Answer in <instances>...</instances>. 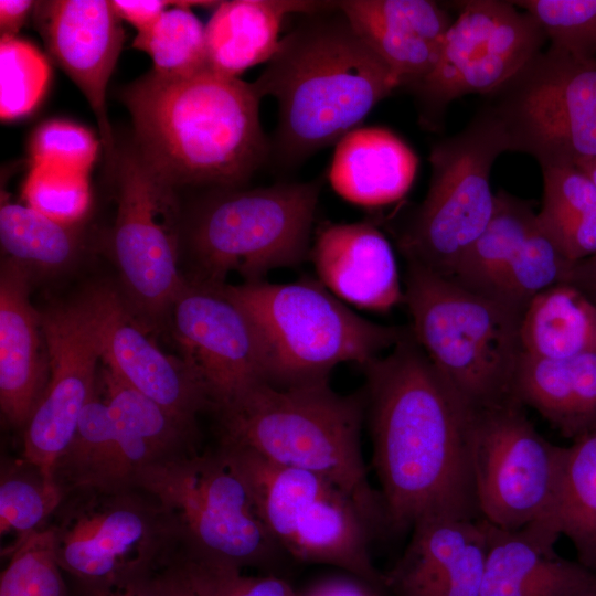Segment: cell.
Segmentation results:
<instances>
[{
  "label": "cell",
  "mask_w": 596,
  "mask_h": 596,
  "mask_svg": "<svg viewBox=\"0 0 596 596\" xmlns=\"http://www.w3.org/2000/svg\"><path fill=\"white\" fill-rule=\"evenodd\" d=\"M363 370L386 530L402 532L429 518L481 519L471 461L478 409L411 330Z\"/></svg>",
  "instance_id": "obj_1"
},
{
  "label": "cell",
  "mask_w": 596,
  "mask_h": 596,
  "mask_svg": "<svg viewBox=\"0 0 596 596\" xmlns=\"http://www.w3.org/2000/svg\"><path fill=\"white\" fill-rule=\"evenodd\" d=\"M143 159L175 190L244 187L270 161L253 83L152 70L120 91Z\"/></svg>",
  "instance_id": "obj_2"
},
{
  "label": "cell",
  "mask_w": 596,
  "mask_h": 596,
  "mask_svg": "<svg viewBox=\"0 0 596 596\" xmlns=\"http://www.w3.org/2000/svg\"><path fill=\"white\" fill-rule=\"evenodd\" d=\"M253 84L262 98L272 96L277 102L270 160L283 169L296 168L336 145L401 87L338 1L299 14Z\"/></svg>",
  "instance_id": "obj_3"
},
{
  "label": "cell",
  "mask_w": 596,
  "mask_h": 596,
  "mask_svg": "<svg viewBox=\"0 0 596 596\" xmlns=\"http://www.w3.org/2000/svg\"><path fill=\"white\" fill-rule=\"evenodd\" d=\"M364 414V395L340 394L329 380L289 387L265 384L217 413L220 441L331 480L355 501L379 534L386 530V521L362 455Z\"/></svg>",
  "instance_id": "obj_4"
},
{
  "label": "cell",
  "mask_w": 596,
  "mask_h": 596,
  "mask_svg": "<svg viewBox=\"0 0 596 596\" xmlns=\"http://www.w3.org/2000/svg\"><path fill=\"white\" fill-rule=\"evenodd\" d=\"M322 183L207 190L182 217L181 244L195 269L191 280L219 286L238 273L245 283L257 281L307 259Z\"/></svg>",
  "instance_id": "obj_5"
},
{
  "label": "cell",
  "mask_w": 596,
  "mask_h": 596,
  "mask_svg": "<svg viewBox=\"0 0 596 596\" xmlns=\"http://www.w3.org/2000/svg\"><path fill=\"white\" fill-rule=\"evenodd\" d=\"M403 301L412 336L471 406L486 409L517 401L523 312L412 263Z\"/></svg>",
  "instance_id": "obj_6"
},
{
  "label": "cell",
  "mask_w": 596,
  "mask_h": 596,
  "mask_svg": "<svg viewBox=\"0 0 596 596\" xmlns=\"http://www.w3.org/2000/svg\"><path fill=\"white\" fill-rule=\"evenodd\" d=\"M222 289L257 327L277 387L327 381L343 362L364 368L408 331L359 316L320 281L307 278L224 284Z\"/></svg>",
  "instance_id": "obj_7"
},
{
  "label": "cell",
  "mask_w": 596,
  "mask_h": 596,
  "mask_svg": "<svg viewBox=\"0 0 596 596\" xmlns=\"http://www.w3.org/2000/svg\"><path fill=\"white\" fill-rule=\"evenodd\" d=\"M166 511L184 554L279 575L288 557L267 531L251 492L222 449L172 457L131 483Z\"/></svg>",
  "instance_id": "obj_8"
},
{
  "label": "cell",
  "mask_w": 596,
  "mask_h": 596,
  "mask_svg": "<svg viewBox=\"0 0 596 596\" xmlns=\"http://www.w3.org/2000/svg\"><path fill=\"white\" fill-rule=\"evenodd\" d=\"M219 447L289 558L337 566L376 588L384 586L370 554L377 532L345 491L320 475L273 462L244 446L220 441Z\"/></svg>",
  "instance_id": "obj_9"
},
{
  "label": "cell",
  "mask_w": 596,
  "mask_h": 596,
  "mask_svg": "<svg viewBox=\"0 0 596 596\" xmlns=\"http://www.w3.org/2000/svg\"><path fill=\"white\" fill-rule=\"evenodd\" d=\"M505 151L507 137L483 107L462 130L432 147L427 193L398 240L407 263L454 275L492 217L490 173Z\"/></svg>",
  "instance_id": "obj_10"
},
{
  "label": "cell",
  "mask_w": 596,
  "mask_h": 596,
  "mask_svg": "<svg viewBox=\"0 0 596 596\" xmlns=\"http://www.w3.org/2000/svg\"><path fill=\"white\" fill-rule=\"evenodd\" d=\"M485 102L509 151L533 157L541 169L596 156V58L550 45Z\"/></svg>",
  "instance_id": "obj_11"
},
{
  "label": "cell",
  "mask_w": 596,
  "mask_h": 596,
  "mask_svg": "<svg viewBox=\"0 0 596 596\" xmlns=\"http://www.w3.org/2000/svg\"><path fill=\"white\" fill-rule=\"evenodd\" d=\"M53 518L56 557L73 583L155 574L180 551L169 515L135 487L72 491Z\"/></svg>",
  "instance_id": "obj_12"
},
{
  "label": "cell",
  "mask_w": 596,
  "mask_h": 596,
  "mask_svg": "<svg viewBox=\"0 0 596 596\" xmlns=\"http://www.w3.org/2000/svg\"><path fill=\"white\" fill-rule=\"evenodd\" d=\"M109 170L117 199L110 245L125 299L147 326L155 324L168 318L187 281L178 266L182 216L177 190L134 142L117 148Z\"/></svg>",
  "instance_id": "obj_13"
},
{
  "label": "cell",
  "mask_w": 596,
  "mask_h": 596,
  "mask_svg": "<svg viewBox=\"0 0 596 596\" xmlns=\"http://www.w3.org/2000/svg\"><path fill=\"white\" fill-rule=\"evenodd\" d=\"M522 407L512 401L478 409L473 430L471 461L479 513L504 530L544 520L555 525L566 454V447L538 433Z\"/></svg>",
  "instance_id": "obj_14"
},
{
  "label": "cell",
  "mask_w": 596,
  "mask_h": 596,
  "mask_svg": "<svg viewBox=\"0 0 596 596\" xmlns=\"http://www.w3.org/2000/svg\"><path fill=\"white\" fill-rule=\"evenodd\" d=\"M547 41L538 22L511 1L464 2L430 72L408 88L421 124L437 130L448 105L464 95H486L520 71Z\"/></svg>",
  "instance_id": "obj_15"
},
{
  "label": "cell",
  "mask_w": 596,
  "mask_h": 596,
  "mask_svg": "<svg viewBox=\"0 0 596 596\" xmlns=\"http://www.w3.org/2000/svg\"><path fill=\"white\" fill-rule=\"evenodd\" d=\"M167 319L180 358L202 382L216 414L260 385L275 386L257 327L222 285L187 279Z\"/></svg>",
  "instance_id": "obj_16"
},
{
  "label": "cell",
  "mask_w": 596,
  "mask_h": 596,
  "mask_svg": "<svg viewBox=\"0 0 596 596\" xmlns=\"http://www.w3.org/2000/svg\"><path fill=\"white\" fill-rule=\"evenodd\" d=\"M40 312L50 372L23 428V458L55 478V466L73 439L84 407L97 392L100 355L78 297Z\"/></svg>",
  "instance_id": "obj_17"
},
{
  "label": "cell",
  "mask_w": 596,
  "mask_h": 596,
  "mask_svg": "<svg viewBox=\"0 0 596 596\" xmlns=\"http://www.w3.org/2000/svg\"><path fill=\"white\" fill-rule=\"evenodd\" d=\"M78 298L105 366L196 428L198 414L212 407L202 382L188 364L158 347L147 332L148 326L115 288L94 285Z\"/></svg>",
  "instance_id": "obj_18"
},
{
  "label": "cell",
  "mask_w": 596,
  "mask_h": 596,
  "mask_svg": "<svg viewBox=\"0 0 596 596\" xmlns=\"http://www.w3.org/2000/svg\"><path fill=\"white\" fill-rule=\"evenodd\" d=\"M33 20L51 58L81 89L97 120L108 167L117 145L106 104L124 42L121 19L105 0L35 1Z\"/></svg>",
  "instance_id": "obj_19"
},
{
  "label": "cell",
  "mask_w": 596,
  "mask_h": 596,
  "mask_svg": "<svg viewBox=\"0 0 596 596\" xmlns=\"http://www.w3.org/2000/svg\"><path fill=\"white\" fill-rule=\"evenodd\" d=\"M396 564L383 574L394 596H480L488 551L483 519L429 518L412 528Z\"/></svg>",
  "instance_id": "obj_20"
},
{
  "label": "cell",
  "mask_w": 596,
  "mask_h": 596,
  "mask_svg": "<svg viewBox=\"0 0 596 596\" xmlns=\"http://www.w3.org/2000/svg\"><path fill=\"white\" fill-rule=\"evenodd\" d=\"M309 257L319 281L345 304L383 312L404 300L394 251L370 222L322 224Z\"/></svg>",
  "instance_id": "obj_21"
},
{
  "label": "cell",
  "mask_w": 596,
  "mask_h": 596,
  "mask_svg": "<svg viewBox=\"0 0 596 596\" xmlns=\"http://www.w3.org/2000/svg\"><path fill=\"white\" fill-rule=\"evenodd\" d=\"M32 275L2 258L0 267V407L6 421L24 428L49 380L41 312L30 301Z\"/></svg>",
  "instance_id": "obj_22"
},
{
  "label": "cell",
  "mask_w": 596,
  "mask_h": 596,
  "mask_svg": "<svg viewBox=\"0 0 596 596\" xmlns=\"http://www.w3.org/2000/svg\"><path fill=\"white\" fill-rule=\"evenodd\" d=\"M488 523L480 596H574L596 584V574L560 556L561 535L547 521L518 530Z\"/></svg>",
  "instance_id": "obj_23"
},
{
  "label": "cell",
  "mask_w": 596,
  "mask_h": 596,
  "mask_svg": "<svg viewBox=\"0 0 596 596\" xmlns=\"http://www.w3.org/2000/svg\"><path fill=\"white\" fill-rule=\"evenodd\" d=\"M338 6L407 89L430 72L453 23L428 0H342Z\"/></svg>",
  "instance_id": "obj_24"
},
{
  "label": "cell",
  "mask_w": 596,
  "mask_h": 596,
  "mask_svg": "<svg viewBox=\"0 0 596 596\" xmlns=\"http://www.w3.org/2000/svg\"><path fill=\"white\" fill-rule=\"evenodd\" d=\"M99 383L115 429L111 489L132 487L136 473L149 465L196 451V428L177 418L106 366Z\"/></svg>",
  "instance_id": "obj_25"
},
{
  "label": "cell",
  "mask_w": 596,
  "mask_h": 596,
  "mask_svg": "<svg viewBox=\"0 0 596 596\" xmlns=\"http://www.w3.org/2000/svg\"><path fill=\"white\" fill-rule=\"evenodd\" d=\"M417 164L415 152L391 130L358 127L336 143L328 180L348 202L383 206L408 192Z\"/></svg>",
  "instance_id": "obj_26"
},
{
  "label": "cell",
  "mask_w": 596,
  "mask_h": 596,
  "mask_svg": "<svg viewBox=\"0 0 596 596\" xmlns=\"http://www.w3.org/2000/svg\"><path fill=\"white\" fill-rule=\"evenodd\" d=\"M332 1L231 0L220 1L205 25L207 68L231 78L260 63L278 50L285 18L328 8Z\"/></svg>",
  "instance_id": "obj_27"
},
{
  "label": "cell",
  "mask_w": 596,
  "mask_h": 596,
  "mask_svg": "<svg viewBox=\"0 0 596 596\" xmlns=\"http://www.w3.org/2000/svg\"><path fill=\"white\" fill-rule=\"evenodd\" d=\"M514 398L573 440L596 427V351L563 360L522 354Z\"/></svg>",
  "instance_id": "obj_28"
},
{
  "label": "cell",
  "mask_w": 596,
  "mask_h": 596,
  "mask_svg": "<svg viewBox=\"0 0 596 596\" xmlns=\"http://www.w3.org/2000/svg\"><path fill=\"white\" fill-rule=\"evenodd\" d=\"M520 342L524 354L546 360L596 351V306L568 283L546 288L522 313Z\"/></svg>",
  "instance_id": "obj_29"
},
{
  "label": "cell",
  "mask_w": 596,
  "mask_h": 596,
  "mask_svg": "<svg viewBox=\"0 0 596 596\" xmlns=\"http://www.w3.org/2000/svg\"><path fill=\"white\" fill-rule=\"evenodd\" d=\"M0 244L4 258L35 276L73 267L86 246L83 222L66 224L1 196Z\"/></svg>",
  "instance_id": "obj_30"
},
{
  "label": "cell",
  "mask_w": 596,
  "mask_h": 596,
  "mask_svg": "<svg viewBox=\"0 0 596 596\" xmlns=\"http://www.w3.org/2000/svg\"><path fill=\"white\" fill-rule=\"evenodd\" d=\"M538 221L567 259L596 254V185L577 166L542 169Z\"/></svg>",
  "instance_id": "obj_31"
},
{
  "label": "cell",
  "mask_w": 596,
  "mask_h": 596,
  "mask_svg": "<svg viewBox=\"0 0 596 596\" xmlns=\"http://www.w3.org/2000/svg\"><path fill=\"white\" fill-rule=\"evenodd\" d=\"M536 221L538 213L528 201L504 190L498 191L490 222L451 278L467 289L490 297L498 279Z\"/></svg>",
  "instance_id": "obj_32"
},
{
  "label": "cell",
  "mask_w": 596,
  "mask_h": 596,
  "mask_svg": "<svg viewBox=\"0 0 596 596\" xmlns=\"http://www.w3.org/2000/svg\"><path fill=\"white\" fill-rule=\"evenodd\" d=\"M554 523L596 574V427L566 447Z\"/></svg>",
  "instance_id": "obj_33"
},
{
  "label": "cell",
  "mask_w": 596,
  "mask_h": 596,
  "mask_svg": "<svg viewBox=\"0 0 596 596\" xmlns=\"http://www.w3.org/2000/svg\"><path fill=\"white\" fill-rule=\"evenodd\" d=\"M115 429L106 400L96 394L84 407L73 439L55 466L54 477L67 493L111 490Z\"/></svg>",
  "instance_id": "obj_34"
},
{
  "label": "cell",
  "mask_w": 596,
  "mask_h": 596,
  "mask_svg": "<svg viewBox=\"0 0 596 596\" xmlns=\"http://www.w3.org/2000/svg\"><path fill=\"white\" fill-rule=\"evenodd\" d=\"M215 1H182L167 9L152 26L138 32L132 46L152 60V71L162 76L191 77L207 68L205 26L191 7H207Z\"/></svg>",
  "instance_id": "obj_35"
},
{
  "label": "cell",
  "mask_w": 596,
  "mask_h": 596,
  "mask_svg": "<svg viewBox=\"0 0 596 596\" xmlns=\"http://www.w3.org/2000/svg\"><path fill=\"white\" fill-rule=\"evenodd\" d=\"M67 496L55 478L46 477L24 458L2 467L0 533L15 538L4 554L10 555L28 536L47 526Z\"/></svg>",
  "instance_id": "obj_36"
},
{
  "label": "cell",
  "mask_w": 596,
  "mask_h": 596,
  "mask_svg": "<svg viewBox=\"0 0 596 596\" xmlns=\"http://www.w3.org/2000/svg\"><path fill=\"white\" fill-rule=\"evenodd\" d=\"M573 264L536 221L489 298L523 312L538 294L565 283Z\"/></svg>",
  "instance_id": "obj_37"
},
{
  "label": "cell",
  "mask_w": 596,
  "mask_h": 596,
  "mask_svg": "<svg viewBox=\"0 0 596 596\" xmlns=\"http://www.w3.org/2000/svg\"><path fill=\"white\" fill-rule=\"evenodd\" d=\"M50 79L46 57L30 42L3 35L0 40V115L15 120L30 114Z\"/></svg>",
  "instance_id": "obj_38"
},
{
  "label": "cell",
  "mask_w": 596,
  "mask_h": 596,
  "mask_svg": "<svg viewBox=\"0 0 596 596\" xmlns=\"http://www.w3.org/2000/svg\"><path fill=\"white\" fill-rule=\"evenodd\" d=\"M51 524L28 536L9 555L0 596H68Z\"/></svg>",
  "instance_id": "obj_39"
},
{
  "label": "cell",
  "mask_w": 596,
  "mask_h": 596,
  "mask_svg": "<svg viewBox=\"0 0 596 596\" xmlns=\"http://www.w3.org/2000/svg\"><path fill=\"white\" fill-rule=\"evenodd\" d=\"M22 195L28 206L66 224L83 222L92 205L87 172L46 162L31 163Z\"/></svg>",
  "instance_id": "obj_40"
},
{
  "label": "cell",
  "mask_w": 596,
  "mask_h": 596,
  "mask_svg": "<svg viewBox=\"0 0 596 596\" xmlns=\"http://www.w3.org/2000/svg\"><path fill=\"white\" fill-rule=\"evenodd\" d=\"M541 26L550 45L596 58V0L512 1Z\"/></svg>",
  "instance_id": "obj_41"
},
{
  "label": "cell",
  "mask_w": 596,
  "mask_h": 596,
  "mask_svg": "<svg viewBox=\"0 0 596 596\" xmlns=\"http://www.w3.org/2000/svg\"><path fill=\"white\" fill-rule=\"evenodd\" d=\"M174 564L195 596H298L280 575H246L243 570L182 552Z\"/></svg>",
  "instance_id": "obj_42"
},
{
  "label": "cell",
  "mask_w": 596,
  "mask_h": 596,
  "mask_svg": "<svg viewBox=\"0 0 596 596\" xmlns=\"http://www.w3.org/2000/svg\"><path fill=\"white\" fill-rule=\"evenodd\" d=\"M98 142L86 128L61 119L49 120L34 131L31 163L46 162L89 172Z\"/></svg>",
  "instance_id": "obj_43"
},
{
  "label": "cell",
  "mask_w": 596,
  "mask_h": 596,
  "mask_svg": "<svg viewBox=\"0 0 596 596\" xmlns=\"http://www.w3.org/2000/svg\"><path fill=\"white\" fill-rule=\"evenodd\" d=\"M73 596H164L161 571L99 584L73 583Z\"/></svg>",
  "instance_id": "obj_44"
},
{
  "label": "cell",
  "mask_w": 596,
  "mask_h": 596,
  "mask_svg": "<svg viewBox=\"0 0 596 596\" xmlns=\"http://www.w3.org/2000/svg\"><path fill=\"white\" fill-rule=\"evenodd\" d=\"M110 2L117 15L132 24L137 33L152 26L168 7L180 4V1L164 0H113Z\"/></svg>",
  "instance_id": "obj_45"
},
{
  "label": "cell",
  "mask_w": 596,
  "mask_h": 596,
  "mask_svg": "<svg viewBox=\"0 0 596 596\" xmlns=\"http://www.w3.org/2000/svg\"><path fill=\"white\" fill-rule=\"evenodd\" d=\"M377 589L355 577H331L312 585L304 596H379Z\"/></svg>",
  "instance_id": "obj_46"
},
{
  "label": "cell",
  "mask_w": 596,
  "mask_h": 596,
  "mask_svg": "<svg viewBox=\"0 0 596 596\" xmlns=\"http://www.w3.org/2000/svg\"><path fill=\"white\" fill-rule=\"evenodd\" d=\"M35 1L30 0H1L0 1V30L1 36H15L33 11Z\"/></svg>",
  "instance_id": "obj_47"
},
{
  "label": "cell",
  "mask_w": 596,
  "mask_h": 596,
  "mask_svg": "<svg viewBox=\"0 0 596 596\" xmlns=\"http://www.w3.org/2000/svg\"><path fill=\"white\" fill-rule=\"evenodd\" d=\"M565 283L575 286L596 306V254L575 262Z\"/></svg>",
  "instance_id": "obj_48"
},
{
  "label": "cell",
  "mask_w": 596,
  "mask_h": 596,
  "mask_svg": "<svg viewBox=\"0 0 596 596\" xmlns=\"http://www.w3.org/2000/svg\"><path fill=\"white\" fill-rule=\"evenodd\" d=\"M161 581L164 596H195L174 560L161 571Z\"/></svg>",
  "instance_id": "obj_49"
},
{
  "label": "cell",
  "mask_w": 596,
  "mask_h": 596,
  "mask_svg": "<svg viewBox=\"0 0 596 596\" xmlns=\"http://www.w3.org/2000/svg\"><path fill=\"white\" fill-rule=\"evenodd\" d=\"M596 185V156L581 160L576 164Z\"/></svg>",
  "instance_id": "obj_50"
},
{
  "label": "cell",
  "mask_w": 596,
  "mask_h": 596,
  "mask_svg": "<svg viewBox=\"0 0 596 596\" xmlns=\"http://www.w3.org/2000/svg\"><path fill=\"white\" fill-rule=\"evenodd\" d=\"M574 596H596V584L589 586L588 588L579 592Z\"/></svg>",
  "instance_id": "obj_51"
}]
</instances>
